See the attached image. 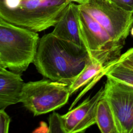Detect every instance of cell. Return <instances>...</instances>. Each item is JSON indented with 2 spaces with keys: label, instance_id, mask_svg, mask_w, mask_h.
Listing matches in <instances>:
<instances>
[{
  "label": "cell",
  "instance_id": "1",
  "mask_svg": "<svg viewBox=\"0 0 133 133\" xmlns=\"http://www.w3.org/2000/svg\"><path fill=\"white\" fill-rule=\"evenodd\" d=\"M89 58L85 47L59 38L50 32L39 38L33 63L45 78L69 85Z\"/></svg>",
  "mask_w": 133,
  "mask_h": 133
},
{
  "label": "cell",
  "instance_id": "2",
  "mask_svg": "<svg viewBox=\"0 0 133 133\" xmlns=\"http://www.w3.org/2000/svg\"><path fill=\"white\" fill-rule=\"evenodd\" d=\"M66 0H0V20L38 32L54 26Z\"/></svg>",
  "mask_w": 133,
  "mask_h": 133
},
{
  "label": "cell",
  "instance_id": "3",
  "mask_svg": "<svg viewBox=\"0 0 133 133\" xmlns=\"http://www.w3.org/2000/svg\"><path fill=\"white\" fill-rule=\"evenodd\" d=\"M39 37L37 32L0 20V63L21 74L33 63Z\"/></svg>",
  "mask_w": 133,
  "mask_h": 133
},
{
  "label": "cell",
  "instance_id": "4",
  "mask_svg": "<svg viewBox=\"0 0 133 133\" xmlns=\"http://www.w3.org/2000/svg\"><path fill=\"white\" fill-rule=\"evenodd\" d=\"M71 96L69 85L49 79L24 83L20 103L34 116L59 109Z\"/></svg>",
  "mask_w": 133,
  "mask_h": 133
},
{
  "label": "cell",
  "instance_id": "5",
  "mask_svg": "<svg viewBox=\"0 0 133 133\" xmlns=\"http://www.w3.org/2000/svg\"><path fill=\"white\" fill-rule=\"evenodd\" d=\"M78 21L80 37L89 58L102 62L106 70L121 56L123 46L114 42L106 31L79 6Z\"/></svg>",
  "mask_w": 133,
  "mask_h": 133
},
{
  "label": "cell",
  "instance_id": "6",
  "mask_svg": "<svg viewBox=\"0 0 133 133\" xmlns=\"http://www.w3.org/2000/svg\"><path fill=\"white\" fill-rule=\"evenodd\" d=\"M79 8L94 18L112 39L123 46L133 24V12L125 10L110 0H88Z\"/></svg>",
  "mask_w": 133,
  "mask_h": 133
},
{
  "label": "cell",
  "instance_id": "7",
  "mask_svg": "<svg viewBox=\"0 0 133 133\" xmlns=\"http://www.w3.org/2000/svg\"><path fill=\"white\" fill-rule=\"evenodd\" d=\"M106 77L103 96L113 113L118 133H132L133 87Z\"/></svg>",
  "mask_w": 133,
  "mask_h": 133
},
{
  "label": "cell",
  "instance_id": "8",
  "mask_svg": "<svg viewBox=\"0 0 133 133\" xmlns=\"http://www.w3.org/2000/svg\"><path fill=\"white\" fill-rule=\"evenodd\" d=\"M103 94L104 87H102L92 97H88L76 107L61 115L64 132H84L96 124L97 107Z\"/></svg>",
  "mask_w": 133,
  "mask_h": 133
},
{
  "label": "cell",
  "instance_id": "9",
  "mask_svg": "<svg viewBox=\"0 0 133 133\" xmlns=\"http://www.w3.org/2000/svg\"><path fill=\"white\" fill-rule=\"evenodd\" d=\"M78 14V5L74 2L69 3L61 12L51 33L59 38L84 47L79 34Z\"/></svg>",
  "mask_w": 133,
  "mask_h": 133
},
{
  "label": "cell",
  "instance_id": "10",
  "mask_svg": "<svg viewBox=\"0 0 133 133\" xmlns=\"http://www.w3.org/2000/svg\"><path fill=\"white\" fill-rule=\"evenodd\" d=\"M105 70V66L102 62L95 59L89 58L84 69L69 85V91L71 95L88 84L72 102L70 108H73L82 97L104 76Z\"/></svg>",
  "mask_w": 133,
  "mask_h": 133
},
{
  "label": "cell",
  "instance_id": "11",
  "mask_svg": "<svg viewBox=\"0 0 133 133\" xmlns=\"http://www.w3.org/2000/svg\"><path fill=\"white\" fill-rule=\"evenodd\" d=\"M24 84L20 74L6 68L0 70V109L20 102Z\"/></svg>",
  "mask_w": 133,
  "mask_h": 133
},
{
  "label": "cell",
  "instance_id": "12",
  "mask_svg": "<svg viewBox=\"0 0 133 133\" xmlns=\"http://www.w3.org/2000/svg\"><path fill=\"white\" fill-rule=\"evenodd\" d=\"M96 119V124L102 133H118L113 113L104 96L98 103Z\"/></svg>",
  "mask_w": 133,
  "mask_h": 133
},
{
  "label": "cell",
  "instance_id": "13",
  "mask_svg": "<svg viewBox=\"0 0 133 133\" xmlns=\"http://www.w3.org/2000/svg\"><path fill=\"white\" fill-rule=\"evenodd\" d=\"M104 75L133 87V72L120 65H110L104 71Z\"/></svg>",
  "mask_w": 133,
  "mask_h": 133
},
{
  "label": "cell",
  "instance_id": "14",
  "mask_svg": "<svg viewBox=\"0 0 133 133\" xmlns=\"http://www.w3.org/2000/svg\"><path fill=\"white\" fill-rule=\"evenodd\" d=\"M48 132H61L64 133L63 128V124L61 115L58 113L52 111L48 118Z\"/></svg>",
  "mask_w": 133,
  "mask_h": 133
},
{
  "label": "cell",
  "instance_id": "15",
  "mask_svg": "<svg viewBox=\"0 0 133 133\" xmlns=\"http://www.w3.org/2000/svg\"><path fill=\"white\" fill-rule=\"evenodd\" d=\"M113 64L120 65L133 72V47L129 49L125 53L121 55L119 58L114 62H112L110 66Z\"/></svg>",
  "mask_w": 133,
  "mask_h": 133
},
{
  "label": "cell",
  "instance_id": "16",
  "mask_svg": "<svg viewBox=\"0 0 133 133\" xmlns=\"http://www.w3.org/2000/svg\"><path fill=\"white\" fill-rule=\"evenodd\" d=\"M10 117L4 109H0V133H8Z\"/></svg>",
  "mask_w": 133,
  "mask_h": 133
},
{
  "label": "cell",
  "instance_id": "17",
  "mask_svg": "<svg viewBox=\"0 0 133 133\" xmlns=\"http://www.w3.org/2000/svg\"><path fill=\"white\" fill-rule=\"evenodd\" d=\"M120 8L133 12V0H110Z\"/></svg>",
  "mask_w": 133,
  "mask_h": 133
},
{
  "label": "cell",
  "instance_id": "18",
  "mask_svg": "<svg viewBox=\"0 0 133 133\" xmlns=\"http://www.w3.org/2000/svg\"><path fill=\"white\" fill-rule=\"evenodd\" d=\"M71 2H75L78 4H84L88 2V0H66Z\"/></svg>",
  "mask_w": 133,
  "mask_h": 133
},
{
  "label": "cell",
  "instance_id": "19",
  "mask_svg": "<svg viewBox=\"0 0 133 133\" xmlns=\"http://www.w3.org/2000/svg\"><path fill=\"white\" fill-rule=\"evenodd\" d=\"M130 31V33H131V35L133 36V26L131 27V28Z\"/></svg>",
  "mask_w": 133,
  "mask_h": 133
},
{
  "label": "cell",
  "instance_id": "20",
  "mask_svg": "<svg viewBox=\"0 0 133 133\" xmlns=\"http://www.w3.org/2000/svg\"><path fill=\"white\" fill-rule=\"evenodd\" d=\"M5 68H4L0 63V70H3L4 69H5Z\"/></svg>",
  "mask_w": 133,
  "mask_h": 133
},
{
  "label": "cell",
  "instance_id": "21",
  "mask_svg": "<svg viewBox=\"0 0 133 133\" xmlns=\"http://www.w3.org/2000/svg\"><path fill=\"white\" fill-rule=\"evenodd\" d=\"M132 133H133V132H132Z\"/></svg>",
  "mask_w": 133,
  "mask_h": 133
}]
</instances>
